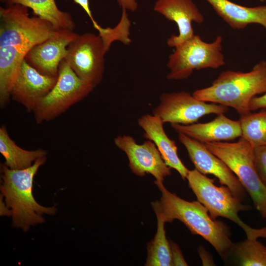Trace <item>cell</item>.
Returning a JSON list of instances; mask_svg holds the SVG:
<instances>
[{
    "instance_id": "1",
    "label": "cell",
    "mask_w": 266,
    "mask_h": 266,
    "mask_svg": "<svg viewBox=\"0 0 266 266\" xmlns=\"http://www.w3.org/2000/svg\"><path fill=\"white\" fill-rule=\"evenodd\" d=\"M162 193L160 201L151 202L158 209L165 222L176 219L182 222L193 234H198L208 242L223 260L231 253L233 243L228 227L212 219L205 207L198 200L189 201L168 191L162 182L155 180Z\"/></svg>"
},
{
    "instance_id": "2",
    "label": "cell",
    "mask_w": 266,
    "mask_h": 266,
    "mask_svg": "<svg viewBox=\"0 0 266 266\" xmlns=\"http://www.w3.org/2000/svg\"><path fill=\"white\" fill-rule=\"evenodd\" d=\"M266 92V61L263 60L249 72L226 70L221 72L207 87L193 93L205 102L233 108L240 116L251 112V100Z\"/></svg>"
},
{
    "instance_id": "3",
    "label": "cell",
    "mask_w": 266,
    "mask_h": 266,
    "mask_svg": "<svg viewBox=\"0 0 266 266\" xmlns=\"http://www.w3.org/2000/svg\"><path fill=\"white\" fill-rule=\"evenodd\" d=\"M46 160V157L40 158L31 166L23 169H12L4 164L1 166V195L12 210L13 226L25 232L31 226L45 222L43 214L56 213L55 207H47L38 204L32 193L34 177Z\"/></svg>"
},
{
    "instance_id": "4",
    "label": "cell",
    "mask_w": 266,
    "mask_h": 266,
    "mask_svg": "<svg viewBox=\"0 0 266 266\" xmlns=\"http://www.w3.org/2000/svg\"><path fill=\"white\" fill-rule=\"evenodd\" d=\"M186 179L197 200L205 207L212 219L221 217L231 220L242 228L247 238H266V227L252 228L240 219L239 212L248 210L250 207L242 203L227 186H216L214 179L196 169L189 170Z\"/></svg>"
},
{
    "instance_id": "5",
    "label": "cell",
    "mask_w": 266,
    "mask_h": 266,
    "mask_svg": "<svg viewBox=\"0 0 266 266\" xmlns=\"http://www.w3.org/2000/svg\"><path fill=\"white\" fill-rule=\"evenodd\" d=\"M57 30L49 22L37 16L30 17L28 8L23 5L0 7V47L7 46L27 54Z\"/></svg>"
},
{
    "instance_id": "6",
    "label": "cell",
    "mask_w": 266,
    "mask_h": 266,
    "mask_svg": "<svg viewBox=\"0 0 266 266\" xmlns=\"http://www.w3.org/2000/svg\"><path fill=\"white\" fill-rule=\"evenodd\" d=\"M221 159L239 180L250 195L256 209L266 218V188L256 170L254 148L240 136L236 142L219 141L204 143Z\"/></svg>"
},
{
    "instance_id": "7",
    "label": "cell",
    "mask_w": 266,
    "mask_h": 266,
    "mask_svg": "<svg viewBox=\"0 0 266 266\" xmlns=\"http://www.w3.org/2000/svg\"><path fill=\"white\" fill-rule=\"evenodd\" d=\"M222 37L218 35L215 40L208 43L194 34L190 39L177 46L169 55L167 66L169 72L168 80L188 78L195 70L217 69L225 64L222 53Z\"/></svg>"
},
{
    "instance_id": "8",
    "label": "cell",
    "mask_w": 266,
    "mask_h": 266,
    "mask_svg": "<svg viewBox=\"0 0 266 266\" xmlns=\"http://www.w3.org/2000/svg\"><path fill=\"white\" fill-rule=\"evenodd\" d=\"M94 88L80 79L63 60L59 66L55 85L33 111L36 123L58 117L88 96Z\"/></svg>"
},
{
    "instance_id": "9",
    "label": "cell",
    "mask_w": 266,
    "mask_h": 266,
    "mask_svg": "<svg viewBox=\"0 0 266 266\" xmlns=\"http://www.w3.org/2000/svg\"><path fill=\"white\" fill-rule=\"evenodd\" d=\"M105 54L101 37L86 33L70 43L64 60L80 79L95 87L103 78Z\"/></svg>"
},
{
    "instance_id": "10",
    "label": "cell",
    "mask_w": 266,
    "mask_h": 266,
    "mask_svg": "<svg viewBox=\"0 0 266 266\" xmlns=\"http://www.w3.org/2000/svg\"><path fill=\"white\" fill-rule=\"evenodd\" d=\"M228 107L200 100L193 94L182 91L164 93L160 96V103L152 114L164 123L189 125L195 123L202 116L211 114H224Z\"/></svg>"
},
{
    "instance_id": "11",
    "label": "cell",
    "mask_w": 266,
    "mask_h": 266,
    "mask_svg": "<svg viewBox=\"0 0 266 266\" xmlns=\"http://www.w3.org/2000/svg\"><path fill=\"white\" fill-rule=\"evenodd\" d=\"M115 145L126 154L129 166L136 175L143 177L150 174L156 180L162 182L171 174L170 167L165 163L155 143L147 139L138 144L132 136L122 135L116 136Z\"/></svg>"
},
{
    "instance_id": "12",
    "label": "cell",
    "mask_w": 266,
    "mask_h": 266,
    "mask_svg": "<svg viewBox=\"0 0 266 266\" xmlns=\"http://www.w3.org/2000/svg\"><path fill=\"white\" fill-rule=\"evenodd\" d=\"M178 140L185 147L195 169L203 174L214 175L221 185L227 186L234 196L241 200L243 198L246 190L238 178L203 143L182 133H178Z\"/></svg>"
},
{
    "instance_id": "13",
    "label": "cell",
    "mask_w": 266,
    "mask_h": 266,
    "mask_svg": "<svg viewBox=\"0 0 266 266\" xmlns=\"http://www.w3.org/2000/svg\"><path fill=\"white\" fill-rule=\"evenodd\" d=\"M78 35L72 30H58L51 37L33 47L25 60L41 73L57 77L60 64L66 55L67 46Z\"/></svg>"
},
{
    "instance_id": "14",
    "label": "cell",
    "mask_w": 266,
    "mask_h": 266,
    "mask_svg": "<svg viewBox=\"0 0 266 266\" xmlns=\"http://www.w3.org/2000/svg\"><path fill=\"white\" fill-rule=\"evenodd\" d=\"M57 77L41 73L24 59L12 87L11 98L33 112L55 85Z\"/></svg>"
},
{
    "instance_id": "15",
    "label": "cell",
    "mask_w": 266,
    "mask_h": 266,
    "mask_svg": "<svg viewBox=\"0 0 266 266\" xmlns=\"http://www.w3.org/2000/svg\"><path fill=\"white\" fill-rule=\"evenodd\" d=\"M154 10L174 22L178 27V34L172 35L167 40L171 47H176L194 35L193 22L201 24L204 21L193 0H157Z\"/></svg>"
},
{
    "instance_id": "16",
    "label": "cell",
    "mask_w": 266,
    "mask_h": 266,
    "mask_svg": "<svg viewBox=\"0 0 266 266\" xmlns=\"http://www.w3.org/2000/svg\"><path fill=\"white\" fill-rule=\"evenodd\" d=\"M178 133H182L205 143L234 139L241 136L239 120L235 121L221 114L213 120L189 125L171 124Z\"/></svg>"
},
{
    "instance_id": "17",
    "label": "cell",
    "mask_w": 266,
    "mask_h": 266,
    "mask_svg": "<svg viewBox=\"0 0 266 266\" xmlns=\"http://www.w3.org/2000/svg\"><path fill=\"white\" fill-rule=\"evenodd\" d=\"M137 123L144 132V137L155 143L166 164L176 170L185 180L189 170L178 155L175 142L166 134L162 120L153 114H146L138 118Z\"/></svg>"
},
{
    "instance_id": "18",
    "label": "cell",
    "mask_w": 266,
    "mask_h": 266,
    "mask_svg": "<svg viewBox=\"0 0 266 266\" xmlns=\"http://www.w3.org/2000/svg\"><path fill=\"white\" fill-rule=\"evenodd\" d=\"M231 28L241 30L251 24L266 29V5L246 7L229 0H206Z\"/></svg>"
},
{
    "instance_id": "19",
    "label": "cell",
    "mask_w": 266,
    "mask_h": 266,
    "mask_svg": "<svg viewBox=\"0 0 266 266\" xmlns=\"http://www.w3.org/2000/svg\"><path fill=\"white\" fill-rule=\"evenodd\" d=\"M0 153L5 159L4 164L12 169H23L31 166L38 159L46 157L43 149L27 150L20 147L10 137L6 127L0 128Z\"/></svg>"
},
{
    "instance_id": "20",
    "label": "cell",
    "mask_w": 266,
    "mask_h": 266,
    "mask_svg": "<svg viewBox=\"0 0 266 266\" xmlns=\"http://www.w3.org/2000/svg\"><path fill=\"white\" fill-rule=\"evenodd\" d=\"M6 5L19 4L33 11L35 16L49 22L56 30L73 31L75 23L70 14L61 10L55 0H6Z\"/></svg>"
},
{
    "instance_id": "21",
    "label": "cell",
    "mask_w": 266,
    "mask_h": 266,
    "mask_svg": "<svg viewBox=\"0 0 266 266\" xmlns=\"http://www.w3.org/2000/svg\"><path fill=\"white\" fill-rule=\"evenodd\" d=\"M157 219V229L154 238L147 244L145 266H171L169 242L166 239L165 223L159 211L152 207Z\"/></svg>"
},
{
    "instance_id": "22",
    "label": "cell",
    "mask_w": 266,
    "mask_h": 266,
    "mask_svg": "<svg viewBox=\"0 0 266 266\" xmlns=\"http://www.w3.org/2000/svg\"><path fill=\"white\" fill-rule=\"evenodd\" d=\"M232 252L239 266H266V247L255 239L233 243Z\"/></svg>"
},
{
    "instance_id": "23",
    "label": "cell",
    "mask_w": 266,
    "mask_h": 266,
    "mask_svg": "<svg viewBox=\"0 0 266 266\" xmlns=\"http://www.w3.org/2000/svg\"><path fill=\"white\" fill-rule=\"evenodd\" d=\"M241 137L253 147L266 146V109L240 116Z\"/></svg>"
},
{
    "instance_id": "24",
    "label": "cell",
    "mask_w": 266,
    "mask_h": 266,
    "mask_svg": "<svg viewBox=\"0 0 266 266\" xmlns=\"http://www.w3.org/2000/svg\"><path fill=\"white\" fill-rule=\"evenodd\" d=\"M131 23L127 14V10L123 9L121 19L118 24L113 28H101L98 31L102 39L106 53L112 42L116 40L128 45L131 42L129 37Z\"/></svg>"
},
{
    "instance_id": "25",
    "label": "cell",
    "mask_w": 266,
    "mask_h": 266,
    "mask_svg": "<svg viewBox=\"0 0 266 266\" xmlns=\"http://www.w3.org/2000/svg\"><path fill=\"white\" fill-rule=\"evenodd\" d=\"M253 148L256 170L261 182L266 188V146Z\"/></svg>"
},
{
    "instance_id": "26",
    "label": "cell",
    "mask_w": 266,
    "mask_h": 266,
    "mask_svg": "<svg viewBox=\"0 0 266 266\" xmlns=\"http://www.w3.org/2000/svg\"><path fill=\"white\" fill-rule=\"evenodd\" d=\"M169 245L171 253L172 266H187V263L185 260L182 252L177 244L170 240Z\"/></svg>"
},
{
    "instance_id": "27",
    "label": "cell",
    "mask_w": 266,
    "mask_h": 266,
    "mask_svg": "<svg viewBox=\"0 0 266 266\" xmlns=\"http://www.w3.org/2000/svg\"><path fill=\"white\" fill-rule=\"evenodd\" d=\"M249 108L251 111L259 109H266V92L261 96L254 97L250 101Z\"/></svg>"
},
{
    "instance_id": "28",
    "label": "cell",
    "mask_w": 266,
    "mask_h": 266,
    "mask_svg": "<svg viewBox=\"0 0 266 266\" xmlns=\"http://www.w3.org/2000/svg\"><path fill=\"white\" fill-rule=\"evenodd\" d=\"M73 1L79 5L86 12L88 16L91 19L94 28L98 31L101 29V27L100 26L98 23L95 20L90 8L89 4V0H73Z\"/></svg>"
},
{
    "instance_id": "29",
    "label": "cell",
    "mask_w": 266,
    "mask_h": 266,
    "mask_svg": "<svg viewBox=\"0 0 266 266\" xmlns=\"http://www.w3.org/2000/svg\"><path fill=\"white\" fill-rule=\"evenodd\" d=\"M119 5L126 10L131 11H135L138 7V3L136 0H117Z\"/></svg>"
},
{
    "instance_id": "30",
    "label": "cell",
    "mask_w": 266,
    "mask_h": 266,
    "mask_svg": "<svg viewBox=\"0 0 266 266\" xmlns=\"http://www.w3.org/2000/svg\"><path fill=\"white\" fill-rule=\"evenodd\" d=\"M199 252L203 266L214 265L213 260H212L209 254L203 248H199Z\"/></svg>"
},
{
    "instance_id": "31",
    "label": "cell",
    "mask_w": 266,
    "mask_h": 266,
    "mask_svg": "<svg viewBox=\"0 0 266 266\" xmlns=\"http://www.w3.org/2000/svg\"><path fill=\"white\" fill-rule=\"evenodd\" d=\"M3 196H0V215L1 216H12V210L9 209V207L6 205L5 202L2 200Z\"/></svg>"
},
{
    "instance_id": "32",
    "label": "cell",
    "mask_w": 266,
    "mask_h": 266,
    "mask_svg": "<svg viewBox=\"0 0 266 266\" xmlns=\"http://www.w3.org/2000/svg\"><path fill=\"white\" fill-rule=\"evenodd\" d=\"M6 0H0V1L2 2H5Z\"/></svg>"
},
{
    "instance_id": "33",
    "label": "cell",
    "mask_w": 266,
    "mask_h": 266,
    "mask_svg": "<svg viewBox=\"0 0 266 266\" xmlns=\"http://www.w3.org/2000/svg\"><path fill=\"white\" fill-rule=\"evenodd\" d=\"M260 0L261 1H262V2H263V1H264L266 0Z\"/></svg>"
}]
</instances>
